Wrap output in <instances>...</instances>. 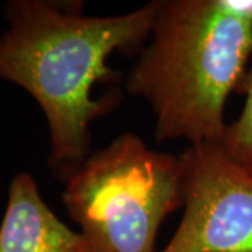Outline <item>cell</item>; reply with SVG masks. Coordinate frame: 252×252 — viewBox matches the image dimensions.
Listing matches in <instances>:
<instances>
[{"instance_id": "6", "label": "cell", "mask_w": 252, "mask_h": 252, "mask_svg": "<svg viewBox=\"0 0 252 252\" xmlns=\"http://www.w3.org/2000/svg\"><path fill=\"white\" fill-rule=\"evenodd\" d=\"M238 91L245 94V104L240 117L227 126L223 146L235 161L252 174V66Z\"/></svg>"}, {"instance_id": "2", "label": "cell", "mask_w": 252, "mask_h": 252, "mask_svg": "<svg viewBox=\"0 0 252 252\" xmlns=\"http://www.w3.org/2000/svg\"><path fill=\"white\" fill-rule=\"evenodd\" d=\"M147 41L125 84L152 107L157 142L223 143L252 55V1L161 0Z\"/></svg>"}, {"instance_id": "3", "label": "cell", "mask_w": 252, "mask_h": 252, "mask_svg": "<svg viewBox=\"0 0 252 252\" xmlns=\"http://www.w3.org/2000/svg\"><path fill=\"white\" fill-rule=\"evenodd\" d=\"M62 200L89 252H156L162 221L184 206L182 161L124 133L89 154Z\"/></svg>"}, {"instance_id": "1", "label": "cell", "mask_w": 252, "mask_h": 252, "mask_svg": "<svg viewBox=\"0 0 252 252\" xmlns=\"http://www.w3.org/2000/svg\"><path fill=\"white\" fill-rule=\"evenodd\" d=\"M161 0L118 16H84L80 3L10 0L0 35V80L24 89L45 115L49 167L66 181L90 152L91 125L115 105L94 98L98 81L112 80L108 58L130 54L149 39Z\"/></svg>"}, {"instance_id": "5", "label": "cell", "mask_w": 252, "mask_h": 252, "mask_svg": "<svg viewBox=\"0 0 252 252\" xmlns=\"http://www.w3.org/2000/svg\"><path fill=\"white\" fill-rule=\"evenodd\" d=\"M0 252H89L86 238L63 223L45 203L36 180L17 172L9 187L0 223Z\"/></svg>"}, {"instance_id": "4", "label": "cell", "mask_w": 252, "mask_h": 252, "mask_svg": "<svg viewBox=\"0 0 252 252\" xmlns=\"http://www.w3.org/2000/svg\"><path fill=\"white\" fill-rule=\"evenodd\" d=\"M184 167V216L160 252H252V174L223 143L190 144Z\"/></svg>"}]
</instances>
